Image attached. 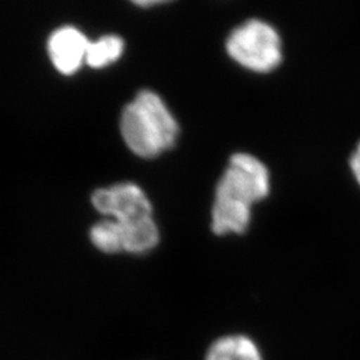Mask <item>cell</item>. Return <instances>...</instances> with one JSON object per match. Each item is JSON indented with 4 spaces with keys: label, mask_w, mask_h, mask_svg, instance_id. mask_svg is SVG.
I'll return each instance as SVG.
<instances>
[{
    "label": "cell",
    "mask_w": 360,
    "mask_h": 360,
    "mask_svg": "<svg viewBox=\"0 0 360 360\" xmlns=\"http://www.w3.org/2000/svg\"><path fill=\"white\" fill-rule=\"evenodd\" d=\"M270 193V175L252 155L232 156L218 183L212 207V231L243 233L251 220V207Z\"/></svg>",
    "instance_id": "1"
},
{
    "label": "cell",
    "mask_w": 360,
    "mask_h": 360,
    "mask_svg": "<svg viewBox=\"0 0 360 360\" xmlns=\"http://www.w3.org/2000/svg\"><path fill=\"white\" fill-rule=\"evenodd\" d=\"M120 131L129 150L141 158H154L165 153L178 138L174 116L151 91L139 92L124 108Z\"/></svg>",
    "instance_id": "2"
},
{
    "label": "cell",
    "mask_w": 360,
    "mask_h": 360,
    "mask_svg": "<svg viewBox=\"0 0 360 360\" xmlns=\"http://www.w3.org/2000/svg\"><path fill=\"white\" fill-rule=\"evenodd\" d=\"M232 59L255 72H270L282 62V41L267 23L250 20L238 27L227 40Z\"/></svg>",
    "instance_id": "3"
},
{
    "label": "cell",
    "mask_w": 360,
    "mask_h": 360,
    "mask_svg": "<svg viewBox=\"0 0 360 360\" xmlns=\"http://www.w3.org/2000/svg\"><path fill=\"white\" fill-rule=\"evenodd\" d=\"M92 205L99 212L119 221L153 217V207L146 193L132 183H119L95 191Z\"/></svg>",
    "instance_id": "4"
},
{
    "label": "cell",
    "mask_w": 360,
    "mask_h": 360,
    "mask_svg": "<svg viewBox=\"0 0 360 360\" xmlns=\"http://www.w3.org/2000/svg\"><path fill=\"white\" fill-rule=\"evenodd\" d=\"M90 41L74 27L56 30L49 41V51L52 63L63 74L75 72L86 60Z\"/></svg>",
    "instance_id": "5"
},
{
    "label": "cell",
    "mask_w": 360,
    "mask_h": 360,
    "mask_svg": "<svg viewBox=\"0 0 360 360\" xmlns=\"http://www.w3.org/2000/svg\"><path fill=\"white\" fill-rule=\"evenodd\" d=\"M120 252L143 254L154 248L159 242V231L153 217L129 221L114 220Z\"/></svg>",
    "instance_id": "6"
},
{
    "label": "cell",
    "mask_w": 360,
    "mask_h": 360,
    "mask_svg": "<svg viewBox=\"0 0 360 360\" xmlns=\"http://www.w3.org/2000/svg\"><path fill=\"white\" fill-rule=\"evenodd\" d=\"M203 360H266L255 339L250 335L226 334L217 338L205 354Z\"/></svg>",
    "instance_id": "7"
},
{
    "label": "cell",
    "mask_w": 360,
    "mask_h": 360,
    "mask_svg": "<svg viewBox=\"0 0 360 360\" xmlns=\"http://www.w3.org/2000/svg\"><path fill=\"white\" fill-rule=\"evenodd\" d=\"M123 51V39L116 35H105L95 41H90L86 53V62L94 68H102L116 62Z\"/></svg>",
    "instance_id": "8"
},
{
    "label": "cell",
    "mask_w": 360,
    "mask_h": 360,
    "mask_svg": "<svg viewBox=\"0 0 360 360\" xmlns=\"http://www.w3.org/2000/svg\"><path fill=\"white\" fill-rule=\"evenodd\" d=\"M349 166H351V169H352L355 178H356L358 183L360 184V143L358 148H356V151L351 156Z\"/></svg>",
    "instance_id": "9"
}]
</instances>
